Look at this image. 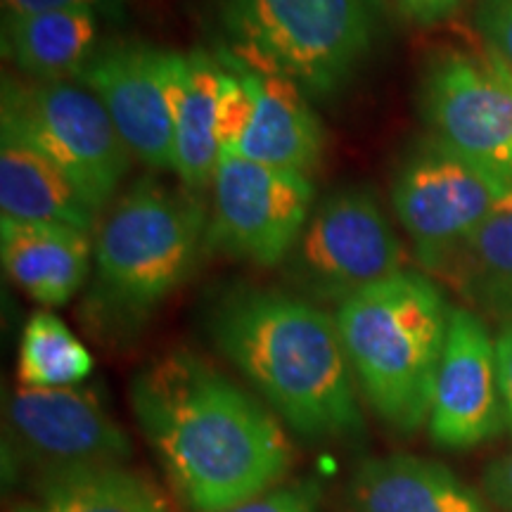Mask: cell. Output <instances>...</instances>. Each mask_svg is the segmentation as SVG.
I'll return each instance as SVG.
<instances>
[{"instance_id": "1", "label": "cell", "mask_w": 512, "mask_h": 512, "mask_svg": "<svg viewBox=\"0 0 512 512\" xmlns=\"http://www.w3.org/2000/svg\"><path fill=\"white\" fill-rule=\"evenodd\" d=\"M147 444L192 512H221L283 484L292 444L252 394L209 361L176 349L131 382Z\"/></svg>"}, {"instance_id": "2", "label": "cell", "mask_w": 512, "mask_h": 512, "mask_svg": "<svg viewBox=\"0 0 512 512\" xmlns=\"http://www.w3.org/2000/svg\"><path fill=\"white\" fill-rule=\"evenodd\" d=\"M216 349L306 441L363 437L358 384L335 316L311 299L275 290H240L209 316Z\"/></svg>"}, {"instance_id": "3", "label": "cell", "mask_w": 512, "mask_h": 512, "mask_svg": "<svg viewBox=\"0 0 512 512\" xmlns=\"http://www.w3.org/2000/svg\"><path fill=\"white\" fill-rule=\"evenodd\" d=\"M451 309L432 278L406 268L337 306L356 384L384 425L413 434L430 420Z\"/></svg>"}, {"instance_id": "4", "label": "cell", "mask_w": 512, "mask_h": 512, "mask_svg": "<svg viewBox=\"0 0 512 512\" xmlns=\"http://www.w3.org/2000/svg\"><path fill=\"white\" fill-rule=\"evenodd\" d=\"M226 53L278 72L309 98H332L366 64L387 27L384 0H221Z\"/></svg>"}, {"instance_id": "5", "label": "cell", "mask_w": 512, "mask_h": 512, "mask_svg": "<svg viewBox=\"0 0 512 512\" xmlns=\"http://www.w3.org/2000/svg\"><path fill=\"white\" fill-rule=\"evenodd\" d=\"M209 219L197 192L143 178L107 209L93 247V299L119 325L140 323L195 271Z\"/></svg>"}, {"instance_id": "6", "label": "cell", "mask_w": 512, "mask_h": 512, "mask_svg": "<svg viewBox=\"0 0 512 512\" xmlns=\"http://www.w3.org/2000/svg\"><path fill=\"white\" fill-rule=\"evenodd\" d=\"M0 131L34 147L62 171L86 207L110 209L131 152L102 102L76 81H3Z\"/></svg>"}, {"instance_id": "7", "label": "cell", "mask_w": 512, "mask_h": 512, "mask_svg": "<svg viewBox=\"0 0 512 512\" xmlns=\"http://www.w3.org/2000/svg\"><path fill=\"white\" fill-rule=\"evenodd\" d=\"M392 204L420 266L446 273L472 235L512 204V185L427 138L396 171Z\"/></svg>"}, {"instance_id": "8", "label": "cell", "mask_w": 512, "mask_h": 512, "mask_svg": "<svg viewBox=\"0 0 512 512\" xmlns=\"http://www.w3.org/2000/svg\"><path fill=\"white\" fill-rule=\"evenodd\" d=\"M285 264L313 302L342 304L403 271V247L375 192L344 188L311 211Z\"/></svg>"}, {"instance_id": "9", "label": "cell", "mask_w": 512, "mask_h": 512, "mask_svg": "<svg viewBox=\"0 0 512 512\" xmlns=\"http://www.w3.org/2000/svg\"><path fill=\"white\" fill-rule=\"evenodd\" d=\"M422 112L430 138L512 185V76L486 50H441L422 81Z\"/></svg>"}, {"instance_id": "10", "label": "cell", "mask_w": 512, "mask_h": 512, "mask_svg": "<svg viewBox=\"0 0 512 512\" xmlns=\"http://www.w3.org/2000/svg\"><path fill=\"white\" fill-rule=\"evenodd\" d=\"M207 245L273 268L287 261L311 216V178L223 152L211 181Z\"/></svg>"}, {"instance_id": "11", "label": "cell", "mask_w": 512, "mask_h": 512, "mask_svg": "<svg viewBox=\"0 0 512 512\" xmlns=\"http://www.w3.org/2000/svg\"><path fill=\"white\" fill-rule=\"evenodd\" d=\"M176 53L143 41H110L76 74L110 114L133 159L174 171L171 76Z\"/></svg>"}, {"instance_id": "12", "label": "cell", "mask_w": 512, "mask_h": 512, "mask_svg": "<svg viewBox=\"0 0 512 512\" xmlns=\"http://www.w3.org/2000/svg\"><path fill=\"white\" fill-rule=\"evenodd\" d=\"M12 451L48 475L121 465L131 441L91 392L19 387L5 406Z\"/></svg>"}, {"instance_id": "13", "label": "cell", "mask_w": 512, "mask_h": 512, "mask_svg": "<svg viewBox=\"0 0 512 512\" xmlns=\"http://www.w3.org/2000/svg\"><path fill=\"white\" fill-rule=\"evenodd\" d=\"M430 437L444 448H475L505 425L496 339L477 313L451 309L430 408Z\"/></svg>"}, {"instance_id": "14", "label": "cell", "mask_w": 512, "mask_h": 512, "mask_svg": "<svg viewBox=\"0 0 512 512\" xmlns=\"http://www.w3.org/2000/svg\"><path fill=\"white\" fill-rule=\"evenodd\" d=\"M216 57L240 76L252 100L245 131L230 152L311 178L323 159L325 131L309 95L283 74L247 67L221 50Z\"/></svg>"}, {"instance_id": "15", "label": "cell", "mask_w": 512, "mask_h": 512, "mask_svg": "<svg viewBox=\"0 0 512 512\" xmlns=\"http://www.w3.org/2000/svg\"><path fill=\"white\" fill-rule=\"evenodd\" d=\"M344 512H496L486 496L437 460L368 458L344 491Z\"/></svg>"}, {"instance_id": "16", "label": "cell", "mask_w": 512, "mask_h": 512, "mask_svg": "<svg viewBox=\"0 0 512 512\" xmlns=\"http://www.w3.org/2000/svg\"><path fill=\"white\" fill-rule=\"evenodd\" d=\"M226 67L204 50L176 53L171 76V117H174V174L183 188L202 192L211 188L219 169L221 93Z\"/></svg>"}, {"instance_id": "17", "label": "cell", "mask_w": 512, "mask_h": 512, "mask_svg": "<svg viewBox=\"0 0 512 512\" xmlns=\"http://www.w3.org/2000/svg\"><path fill=\"white\" fill-rule=\"evenodd\" d=\"M3 268L24 294L46 309L72 302L91 271V233L62 223L0 219Z\"/></svg>"}, {"instance_id": "18", "label": "cell", "mask_w": 512, "mask_h": 512, "mask_svg": "<svg viewBox=\"0 0 512 512\" xmlns=\"http://www.w3.org/2000/svg\"><path fill=\"white\" fill-rule=\"evenodd\" d=\"M0 219L62 223L91 233L98 216L41 152L0 131Z\"/></svg>"}, {"instance_id": "19", "label": "cell", "mask_w": 512, "mask_h": 512, "mask_svg": "<svg viewBox=\"0 0 512 512\" xmlns=\"http://www.w3.org/2000/svg\"><path fill=\"white\" fill-rule=\"evenodd\" d=\"M98 12L5 15V57L31 81H74L98 50Z\"/></svg>"}, {"instance_id": "20", "label": "cell", "mask_w": 512, "mask_h": 512, "mask_svg": "<svg viewBox=\"0 0 512 512\" xmlns=\"http://www.w3.org/2000/svg\"><path fill=\"white\" fill-rule=\"evenodd\" d=\"M17 512H166L155 491L121 465L81 467L43 477Z\"/></svg>"}, {"instance_id": "21", "label": "cell", "mask_w": 512, "mask_h": 512, "mask_svg": "<svg viewBox=\"0 0 512 512\" xmlns=\"http://www.w3.org/2000/svg\"><path fill=\"white\" fill-rule=\"evenodd\" d=\"M444 275L482 311L512 320V204L472 235Z\"/></svg>"}, {"instance_id": "22", "label": "cell", "mask_w": 512, "mask_h": 512, "mask_svg": "<svg viewBox=\"0 0 512 512\" xmlns=\"http://www.w3.org/2000/svg\"><path fill=\"white\" fill-rule=\"evenodd\" d=\"M93 373L86 344L50 309L31 313L19 339V387L67 389Z\"/></svg>"}, {"instance_id": "23", "label": "cell", "mask_w": 512, "mask_h": 512, "mask_svg": "<svg viewBox=\"0 0 512 512\" xmlns=\"http://www.w3.org/2000/svg\"><path fill=\"white\" fill-rule=\"evenodd\" d=\"M475 29L486 53L512 76V0H477Z\"/></svg>"}, {"instance_id": "24", "label": "cell", "mask_w": 512, "mask_h": 512, "mask_svg": "<svg viewBox=\"0 0 512 512\" xmlns=\"http://www.w3.org/2000/svg\"><path fill=\"white\" fill-rule=\"evenodd\" d=\"M221 512H323L316 482L280 484L266 494Z\"/></svg>"}, {"instance_id": "25", "label": "cell", "mask_w": 512, "mask_h": 512, "mask_svg": "<svg viewBox=\"0 0 512 512\" xmlns=\"http://www.w3.org/2000/svg\"><path fill=\"white\" fill-rule=\"evenodd\" d=\"M117 0H3L5 15H41V12H62V10H91V12H112Z\"/></svg>"}, {"instance_id": "26", "label": "cell", "mask_w": 512, "mask_h": 512, "mask_svg": "<svg viewBox=\"0 0 512 512\" xmlns=\"http://www.w3.org/2000/svg\"><path fill=\"white\" fill-rule=\"evenodd\" d=\"M482 491L494 508L512 512V456L498 458L486 465L482 475Z\"/></svg>"}, {"instance_id": "27", "label": "cell", "mask_w": 512, "mask_h": 512, "mask_svg": "<svg viewBox=\"0 0 512 512\" xmlns=\"http://www.w3.org/2000/svg\"><path fill=\"white\" fill-rule=\"evenodd\" d=\"M401 15L411 19L420 27H434V24L446 22L463 8L465 0H394Z\"/></svg>"}, {"instance_id": "28", "label": "cell", "mask_w": 512, "mask_h": 512, "mask_svg": "<svg viewBox=\"0 0 512 512\" xmlns=\"http://www.w3.org/2000/svg\"><path fill=\"white\" fill-rule=\"evenodd\" d=\"M496 363H498V384H501V399L505 425L512 434V320L501 330L496 339Z\"/></svg>"}]
</instances>
